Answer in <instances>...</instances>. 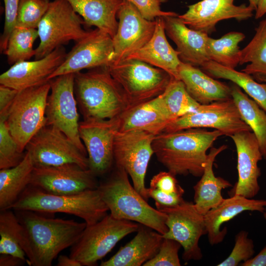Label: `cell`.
<instances>
[{"label": "cell", "instance_id": "1", "mask_svg": "<svg viewBox=\"0 0 266 266\" xmlns=\"http://www.w3.org/2000/svg\"><path fill=\"white\" fill-rule=\"evenodd\" d=\"M14 211L22 228V248L32 266H51L62 251L78 240L87 226L85 222L47 217L36 211Z\"/></svg>", "mask_w": 266, "mask_h": 266}, {"label": "cell", "instance_id": "2", "mask_svg": "<svg viewBox=\"0 0 266 266\" xmlns=\"http://www.w3.org/2000/svg\"><path fill=\"white\" fill-rule=\"evenodd\" d=\"M222 132L190 128L155 136L152 143L158 161L175 176L200 177L207 160V151Z\"/></svg>", "mask_w": 266, "mask_h": 266}, {"label": "cell", "instance_id": "3", "mask_svg": "<svg viewBox=\"0 0 266 266\" xmlns=\"http://www.w3.org/2000/svg\"><path fill=\"white\" fill-rule=\"evenodd\" d=\"M74 93L84 120L112 119L130 107L107 66L75 73Z\"/></svg>", "mask_w": 266, "mask_h": 266}, {"label": "cell", "instance_id": "4", "mask_svg": "<svg viewBox=\"0 0 266 266\" xmlns=\"http://www.w3.org/2000/svg\"><path fill=\"white\" fill-rule=\"evenodd\" d=\"M98 189L115 218L137 222L162 235L167 232L166 214L147 203L131 185L129 175L122 168L116 166L113 174L99 184Z\"/></svg>", "mask_w": 266, "mask_h": 266}, {"label": "cell", "instance_id": "5", "mask_svg": "<svg viewBox=\"0 0 266 266\" xmlns=\"http://www.w3.org/2000/svg\"><path fill=\"white\" fill-rule=\"evenodd\" d=\"M11 209L71 214L82 219L87 226L100 220L109 211L98 189L75 195H58L48 193L30 184Z\"/></svg>", "mask_w": 266, "mask_h": 266}, {"label": "cell", "instance_id": "6", "mask_svg": "<svg viewBox=\"0 0 266 266\" xmlns=\"http://www.w3.org/2000/svg\"><path fill=\"white\" fill-rule=\"evenodd\" d=\"M50 80L18 92L5 122L20 152L46 124L45 109L50 91Z\"/></svg>", "mask_w": 266, "mask_h": 266}, {"label": "cell", "instance_id": "7", "mask_svg": "<svg viewBox=\"0 0 266 266\" xmlns=\"http://www.w3.org/2000/svg\"><path fill=\"white\" fill-rule=\"evenodd\" d=\"M108 70L125 94L130 107L161 95L173 78L162 69L133 59L110 65Z\"/></svg>", "mask_w": 266, "mask_h": 266}, {"label": "cell", "instance_id": "8", "mask_svg": "<svg viewBox=\"0 0 266 266\" xmlns=\"http://www.w3.org/2000/svg\"><path fill=\"white\" fill-rule=\"evenodd\" d=\"M140 224L115 218L107 214L98 222L86 226L78 240L71 247L69 256L82 266H94L122 238L137 232Z\"/></svg>", "mask_w": 266, "mask_h": 266}, {"label": "cell", "instance_id": "9", "mask_svg": "<svg viewBox=\"0 0 266 266\" xmlns=\"http://www.w3.org/2000/svg\"><path fill=\"white\" fill-rule=\"evenodd\" d=\"M82 17L66 0H54L37 27L40 43L35 49V60L73 40L78 42L90 31H86Z\"/></svg>", "mask_w": 266, "mask_h": 266}, {"label": "cell", "instance_id": "10", "mask_svg": "<svg viewBox=\"0 0 266 266\" xmlns=\"http://www.w3.org/2000/svg\"><path fill=\"white\" fill-rule=\"evenodd\" d=\"M74 78L75 73H68L50 80L51 88L45 109L46 125L63 132L88 156L79 135Z\"/></svg>", "mask_w": 266, "mask_h": 266}, {"label": "cell", "instance_id": "11", "mask_svg": "<svg viewBox=\"0 0 266 266\" xmlns=\"http://www.w3.org/2000/svg\"><path fill=\"white\" fill-rule=\"evenodd\" d=\"M155 135L139 130L118 131L114 143V161L116 167L124 169L133 186L147 201L145 178L150 160L154 154Z\"/></svg>", "mask_w": 266, "mask_h": 266}, {"label": "cell", "instance_id": "12", "mask_svg": "<svg viewBox=\"0 0 266 266\" xmlns=\"http://www.w3.org/2000/svg\"><path fill=\"white\" fill-rule=\"evenodd\" d=\"M190 128H211L231 137L242 131H251L242 119L232 98L200 104L196 109L169 123L162 133Z\"/></svg>", "mask_w": 266, "mask_h": 266}, {"label": "cell", "instance_id": "13", "mask_svg": "<svg viewBox=\"0 0 266 266\" xmlns=\"http://www.w3.org/2000/svg\"><path fill=\"white\" fill-rule=\"evenodd\" d=\"M158 210L166 216L168 231L163 237L174 239L181 245L184 261L201 260L202 254L199 242L206 230L204 215L199 212L194 203L183 200L176 206Z\"/></svg>", "mask_w": 266, "mask_h": 266}, {"label": "cell", "instance_id": "14", "mask_svg": "<svg viewBox=\"0 0 266 266\" xmlns=\"http://www.w3.org/2000/svg\"><path fill=\"white\" fill-rule=\"evenodd\" d=\"M34 167L58 166L76 164L89 169L88 156L63 132L45 125L31 139L26 147Z\"/></svg>", "mask_w": 266, "mask_h": 266}, {"label": "cell", "instance_id": "15", "mask_svg": "<svg viewBox=\"0 0 266 266\" xmlns=\"http://www.w3.org/2000/svg\"><path fill=\"white\" fill-rule=\"evenodd\" d=\"M119 126V116L90 118L79 123V135L87 153L89 169L96 176L107 172L114 163V143Z\"/></svg>", "mask_w": 266, "mask_h": 266}, {"label": "cell", "instance_id": "16", "mask_svg": "<svg viewBox=\"0 0 266 266\" xmlns=\"http://www.w3.org/2000/svg\"><path fill=\"white\" fill-rule=\"evenodd\" d=\"M96 177L76 164L34 167L30 185L48 193L71 195L98 189Z\"/></svg>", "mask_w": 266, "mask_h": 266}, {"label": "cell", "instance_id": "17", "mask_svg": "<svg viewBox=\"0 0 266 266\" xmlns=\"http://www.w3.org/2000/svg\"><path fill=\"white\" fill-rule=\"evenodd\" d=\"M114 57L112 38L107 33L96 29L76 42L48 79L68 73H75L84 69L108 66L112 63Z\"/></svg>", "mask_w": 266, "mask_h": 266}, {"label": "cell", "instance_id": "18", "mask_svg": "<svg viewBox=\"0 0 266 266\" xmlns=\"http://www.w3.org/2000/svg\"><path fill=\"white\" fill-rule=\"evenodd\" d=\"M117 31L112 38L116 65L142 47L152 36L156 21L145 19L130 2L123 0L117 13Z\"/></svg>", "mask_w": 266, "mask_h": 266}, {"label": "cell", "instance_id": "19", "mask_svg": "<svg viewBox=\"0 0 266 266\" xmlns=\"http://www.w3.org/2000/svg\"><path fill=\"white\" fill-rule=\"evenodd\" d=\"M234 0H201L188 6L187 11L178 17L189 28L207 34L216 30L221 20H247L253 15L254 9L245 4L236 5Z\"/></svg>", "mask_w": 266, "mask_h": 266}, {"label": "cell", "instance_id": "20", "mask_svg": "<svg viewBox=\"0 0 266 266\" xmlns=\"http://www.w3.org/2000/svg\"><path fill=\"white\" fill-rule=\"evenodd\" d=\"M237 155L238 180L229 192L230 196L252 199L260 190L258 179L261 170L258 163L263 156L258 140L251 131H242L231 136Z\"/></svg>", "mask_w": 266, "mask_h": 266}, {"label": "cell", "instance_id": "21", "mask_svg": "<svg viewBox=\"0 0 266 266\" xmlns=\"http://www.w3.org/2000/svg\"><path fill=\"white\" fill-rule=\"evenodd\" d=\"M66 55L62 46L40 59L17 63L0 75V84L20 91L45 83Z\"/></svg>", "mask_w": 266, "mask_h": 266}, {"label": "cell", "instance_id": "22", "mask_svg": "<svg viewBox=\"0 0 266 266\" xmlns=\"http://www.w3.org/2000/svg\"><path fill=\"white\" fill-rule=\"evenodd\" d=\"M163 18L166 33L176 44L181 62L201 67L210 61L207 51L208 34L189 28L178 15Z\"/></svg>", "mask_w": 266, "mask_h": 266}, {"label": "cell", "instance_id": "23", "mask_svg": "<svg viewBox=\"0 0 266 266\" xmlns=\"http://www.w3.org/2000/svg\"><path fill=\"white\" fill-rule=\"evenodd\" d=\"M119 132L142 131L155 135L162 133L172 121L162 95L130 107L120 116Z\"/></svg>", "mask_w": 266, "mask_h": 266}, {"label": "cell", "instance_id": "24", "mask_svg": "<svg viewBox=\"0 0 266 266\" xmlns=\"http://www.w3.org/2000/svg\"><path fill=\"white\" fill-rule=\"evenodd\" d=\"M265 205L266 200L249 199L239 195L225 199L221 203L204 215L206 234L210 245L218 244L224 239L227 229L226 227L221 229L224 223L245 211L263 213Z\"/></svg>", "mask_w": 266, "mask_h": 266}, {"label": "cell", "instance_id": "25", "mask_svg": "<svg viewBox=\"0 0 266 266\" xmlns=\"http://www.w3.org/2000/svg\"><path fill=\"white\" fill-rule=\"evenodd\" d=\"M163 238L161 233L140 224L135 236L100 266H143L158 253Z\"/></svg>", "mask_w": 266, "mask_h": 266}, {"label": "cell", "instance_id": "26", "mask_svg": "<svg viewBox=\"0 0 266 266\" xmlns=\"http://www.w3.org/2000/svg\"><path fill=\"white\" fill-rule=\"evenodd\" d=\"M155 21V31L150 39L126 59L144 62L165 70L172 77L179 79L178 68L181 61L178 52L172 47L166 39L163 17H157Z\"/></svg>", "mask_w": 266, "mask_h": 266}, {"label": "cell", "instance_id": "27", "mask_svg": "<svg viewBox=\"0 0 266 266\" xmlns=\"http://www.w3.org/2000/svg\"><path fill=\"white\" fill-rule=\"evenodd\" d=\"M178 75L189 95L200 104L232 98L231 87L213 79L195 66L181 62Z\"/></svg>", "mask_w": 266, "mask_h": 266}, {"label": "cell", "instance_id": "28", "mask_svg": "<svg viewBox=\"0 0 266 266\" xmlns=\"http://www.w3.org/2000/svg\"><path fill=\"white\" fill-rule=\"evenodd\" d=\"M227 148L226 145L210 148L203 174L193 187L194 203L197 209L203 215L221 203L225 199L222 196V190L232 186L228 180L215 176L213 169L216 158Z\"/></svg>", "mask_w": 266, "mask_h": 266}, {"label": "cell", "instance_id": "29", "mask_svg": "<svg viewBox=\"0 0 266 266\" xmlns=\"http://www.w3.org/2000/svg\"><path fill=\"white\" fill-rule=\"evenodd\" d=\"M83 19L85 25L95 26L112 38L117 31V13L123 0H66Z\"/></svg>", "mask_w": 266, "mask_h": 266}, {"label": "cell", "instance_id": "30", "mask_svg": "<svg viewBox=\"0 0 266 266\" xmlns=\"http://www.w3.org/2000/svg\"><path fill=\"white\" fill-rule=\"evenodd\" d=\"M34 168L29 153L16 166L0 169V210L11 209L30 184Z\"/></svg>", "mask_w": 266, "mask_h": 266}, {"label": "cell", "instance_id": "31", "mask_svg": "<svg viewBox=\"0 0 266 266\" xmlns=\"http://www.w3.org/2000/svg\"><path fill=\"white\" fill-rule=\"evenodd\" d=\"M231 88L232 98L242 119L255 134L263 158L266 160V111L236 84Z\"/></svg>", "mask_w": 266, "mask_h": 266}, {"label": "cell", "instance_id": "32", "mask_svg": "<svg viewBox=\"0 0 266 266\" xmlns=\"http://www.w3.org/2000/svg\"><path fill=\"white\" fill-rule=\"evenodd\" d=\"M201 67L210 76L230 80L239 86L266 111V82H259L246 73L223 66L211 60Z\"/></svg>", "mask_w": 266, "mask_h": 266}, {"label": "cell", "instance_id": "33", "mask_svg": "<svg viewBox=\"0 0 266 266\" xmlns=\"http://www.w3.org/2000/svg\"><path fill=\"white\" fill-rule=\"evenodd\" d=\"M250 41L241 50L239 65L248 64L241 71L251 75L256 81L266 82V17L256 29Z\"/></svg>", "mask_w": 266, "mask_h": 266}, {"label": "cell", "instance_id": "34", "mask_svg": "<svg viewBox=\"0 0 266 266\" xmlns=\"http://www.w3.org/2000/svg\"><path fill=\"white\" fill-rule=\"evenodd\" d=\"M175 176L169 171H161L151 179L147 194L155 200L157 209L176 206L184 200V190Z\"/></svg>", "mask_w": 266, "mask_h": 266}, {"label": "cell", "instance_id": "35", "mask_svg": "<svg viewBox=\"0 0 266 266\" xmlns=\"http://www.w3.org/2000/svg\"><path fill=\"white\" fill-rule=\"evenodd\" d=\"M245 37L241 32H231L218 39L209 37L207 51L210 60L234 69L239 65L241 50L239 43Z\"/></svg>", "mask_w": 266, "mask_h": 266}, {"label": "cell", "instance_id": "36", "mask_svg": "<svg viewBox=\"0 0 266 266\" xmlns=\"http://www.w3.org/2000/svg\"><path fill=\"white\" fill-rule=\"evenodd\" d=\"M0 254L12 255L27 262L22 248V226L11 209L0 211Z\"/></svg>", "mask_w": 266, "mask_h": 266}, {"label": "cell", "instance_id": "37", "mask_svg": "<svg viewBox=\"0 0 266 266\" xmlns=\"http://www.w3.org/2000/svg\"><path fill=\"white\" fill-rule=\"evenodd\" d=\"M38 37L37 29L16 26L12 31L3 54L9 65L28 61L35 55L33 44Z\"/></svg>", "mask_w": 266, "mask_h": 266}, {"label": "cell", "instance_id": "38", "mask_svg": "<svg viewBox=\"0 0 266 266\" xmlns=\"http://www.w3.org/2000/svg\"><path fill=\"white\" fill-rule=\"evenodd\" d=\"M161 95L172 121L194 111L200 104L189 95L180 79L172 78Z\"/></svg>", "mask_w": 266, "mask_h": 266}, {"label": "cell", "instance_id": "39", "mask_svg": "<svg viewBox=\"0 0 266 266\" xmlns=\"http://www.w3.org/2000/svg\"><path fill=\"white\" fill-rule=\"evenodd\" d=\"M50 0H19L16 26L37 29Z\"/></svg>", "mask_w": 266, "mask_h": 266}, {"label": "cell", "instance_id": "40", "mask_svg": "<svg viewBox=\"0 0 266 266\" xmlns=\"http://www.w3.org/2000/svg\"><path fill=\"white\" fill-rule=\"evenodd\" d=\"M25 153L20 152L3 120H0V169L18 165Z\"/></svg>", "mask_w": 266, "mask_h": 266}, {"label": "cell", "instance_id": "41", "mask_svg": "<svg viewBox=\"0 0 266 266\" xmlns=\"http://www.w3.org/2000/svg\"><path fill=\"white\" fill-rule=\"evenodd\" d=\"M254 253L253 240L248 237L247 232L241 231L235 236L234 245L230 255L217 266H237L251 259Z\"/></svg>", "mask_w": 266, "mask_h": 266}, {"label": "cell", "instance_id": "42", "mask_svg": "<svg viewBox=\"0 0 266 266\" xmlns=\"http://www.w3.org/2000/svg\"><path fill=\"white\" fill-rule=\"evenodd\" d=\"M181 245L177 241L164 238L156 255L143 266H180L178 252Z\"/></svg>", "mask_w": 266, "mask_h": 266}, {"label": "cell", "instance_id": "43", "mask_svg": "<svg viewBox=\"0 0 266 266\" xmlns=\"http://www.w3.org/2000/svg\"><path fill=\"white\" fill-rule=\"evenodd\" d=\"M130 2L146 19L154 21L159 17L176 16L178 14L174 12L162 10L161 6L167 0H123Z\"/></svg>", "mask_w": 266, "mask_h": 266}, {"label": "cell", "instance_id": "44", "mask_svg": "<svg viewBox=\"0 0 266 266\" xmlns=\"http://www.w3.org/2000/svg\"><path fill=\"white\" fill-rule=\"evenodd\" d=\"M4 4V24L0 38V51L5 50L9 37L16 25L19 0H3Z\"/></svg>", "mask_w": 266, "mask_h": 266}, {"label": "cell", "instance_id": "45", "mask_svg": "<svg viewBox=\"0 0 266 266\" xmlns=\"http://www.w3.org/2000/svg\"><path fill=\"white\" fill-rule=\"evenodd\" d=\"M18 91L0 85V120H5L7 113Z\"/></svg>", "mask_w": 266, "mask_h": 266}, {"label": "cell", "instance_id": "46", "mask_svg": "<svg viewBox=\"0 0 266 266\" xmlns=\"http://www.w3.org/2000/svg\"><path fill=\"white\" fill-rule=\"evenodd\" d=\"M241 266H266V245L255 257L241 263Z\"/></svg>", "mask_w": 266, "mask_h": 266}, {"label": "cell", "instance_id": "47", "mask_svg": "<svg viewBox=\"0 0 266 266\" xmlns=\"http://www.w3.org/2000/svg\"><path fill=\"white\" fill-rule=\"evenodd\" d=\"M25 262H27L12 255L0 254V266H19Z\"/></svg>", "mask_w": 266, "mask_h": 266}, {"label": "cell", "instance_id": "48", "mask_svg": "<svg viewBox=\"0 0 266 266\" xmlns=\"http://www.w3.org/2000/svg\"><path fill=\"white\" fill-rule=\"evenodd\" d=\"M57 266H82L77 261L72 259L70 256L60 255L57 259Z\"/></svg>", "mask_w": 266, "mask_h": 266}, {"label": "cell", "instance_id": "49", "mask_svg": "<svg viewBox=\"0 0 266 266\" xmlns=\"http://www.w3.org/2000/svg\"><path fill=\"white\" fill-rule=\"evenodd\" d=\"M255 18L258 19L266 14V0H260L255 10Z\"/></svg>", "mask_w": 266, "mask_h": 266}, {"label": "cell", "instance_id": "50", "mask_svg": "<svg viewBox=\"0 0 266 266\" xmlns=\"http://www.w3.org/2000/svg\"><path fill=\"white\" fill-rule=\"evenodd\" d=\"M260 0H248L249 5L256 10Z\"/></svg>", "mask_w": 266, "mask_h": 266}, {"label": "cell", "instance_id": "51", "mask_svg": "<svg viewBox=\"0 0 266 266\" xmlns=\"http://www.w3.org/2000/svg\"><path fill=\"white\" fill-rule=\"evenodd\" d=\"M263 216H264V219L266 221V205H265V209H264V212H263Z\"/></svg>", "mask_w": 266, "mask_h": 266}]
</instances>
